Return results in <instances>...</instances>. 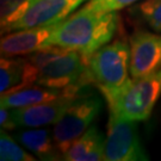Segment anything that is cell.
Returning a JSON list of instances; mask_svg holds the SVG:
<instances>
[{
	"label": "cell",
	"mask_w": 161,
	"mask_h": 161,
	"mask_svg": "<svg viewBox=\"0 0 161 161\" xmlns=\"http://www.w3.org/2000/svg\"><path fill=\"white\" fill-rule=\"evenodd\" d=\"M118 22L117 12L96 13L78 10L60 23L49 40V47L58 46L75 50L87 60L112 40Z\"/></svg>",
	"instance_id": "6da1fadb"
},
{
	"label": "cell",
	"mask_w": 161,
	"mask_h": 161,
	"mask_svg": "<svg viewBox=\"0 0 161 161\" xmlns=\"http://www.w3.org/2000/svg\"><path fill=\"white\" fill-rule=\"evenodd\" d=\"M86 64L91 84L102 92L108 104L112 103L130 80L129 43L117 38L93 53Z\"/></svg>",
	"instance_id": "7a4b0ae2"
},
{
	"label": "cell",
	"mask_w": 161,
	"mask_h": 161,
	"mask_svg": "<svg viewBox=\"0 0 161 161\" xmlns=\"http://www.w3.org/2000/svg\"><path fill=\"white\" fill-rule=\"evenodd\" d=\"M161 96V69L141 78H132L109 104L111 112L123 118L141 122L148 119Z\"/></svg>",
	"instance_id": "3957f363"
},
{
	"label": "cell",
	"mask_w": 161,
	"mask_h": 161,
	"mask_svg": "<svg viewBox=\"0 0 161 161\" xmlns=\"http://www.w3.org/2000/svg\"><path fill=\"white\" fill-rule=\"evenodd\" d=\"M102 110V100L90 93L81 94L68 105L64 115L53 125L55 143L64 154L75 140L80 137Z\"/></svg>",
	"instance_id": "277c9868"
},
{
	"label": "cell",
	"mask_w": 161,
	"mask_h": 161,
	"mask_svg": "<svg viewBox=\"0 0 161 161\" xmlns=\"http://www.w3.org/2000/svg\"><path fill=\"white\" fill-rule=\"evenodd\" d=\"M105 161H147L149 156L140 140L137 122L110 111L105 141Z\"/></svg>",
	"instance_id": "5b68a950"
},
{
	"label": "cell",
	"mask_w": 161,
	"mask_h": 161,
	"mask_svg": "<svg viewBox=\"0 0 161 161\" xmlns=\"http://www.w3.org/2000/svg\"><path fill=\"white\" fill-rule=\"evenodd\" d=\"M36 84L56 90L92 85L87 74L86 60L80 53L69 49L41 67Z\"/></svg>",
	"instance_id": "8992f818"
},
{
	"label": "cell",
	"mask_w": 161,
	"mask_h": 161,
	"mask_svg": "<svg viewBox=\"0 0 161 161\" xmlns=\"http://www.w3.org/2000/svg\"><path fill=\"white\" fill-rule=\"evenodd\" d=\"M88 86L90 85H74L64 88V93L53 100L23 109H12L18 127L40 128L54 125L75 98L88 93V91H86Z\"/></svg>",
	"instance_id": "52a82bcc"
},
{
	"label": "cell",
	"mask_w": 161,
	"mask_h": 161,
	"mask_svg": "<svg viewBox=\"0 0 161 161\" xmlns=\"http://www.w3.org/2000/svg\"><path fill=\"white\" fill-rule=\"evenodd\" d=\"M130 75L141 78L161 69V34L135 30L129 37Z\"/></svg>",
	"instance_id": "ba28073f"
},
{
	"label": "cell",
	"mask_w": 161,
	"mask_h": 161,
	"mask_svg": "<svg viewBox=\"0 0 161 161\" xmlns=\"http://www.w3.org/2000/svg\"><path fill=\"white\" fill-rule=\"evenodd\" d=\"M86 1L88 0H35L29 11L12 25L8 32L60 23Z\"/></svg>",
	"instance_id": "9c48e42d"
},
{
	"label": "cell",
	"mask_w": 161,
	"mask_h": 161,
	"mask_svg": "<svg viewBox=\"0 0 161 161\" xmlns=\"http://www.w3.org/2000/svg\"><path fill=\"white\" fill-rule=\"evenodd\" d=\"M60 23L17 30L6 34L1 38L0 43L1 56L13 58V56L29 55L31 53L49 47V40L52 35L55 32V30L58 29Z\"/></svg>",
	"instance_id": "30bf717a"
},
{
	"label": "cell",
	"mask_w": 161,
	"mask_h": 161,
	"mask_svg": "<svg viewBox=\"0 0 161 161\" xmlns=\"http://www.w3.org/2000/svg\"><path fill=\"white\" fill-rule=\"evenodd\" d=\"M38 68L28 58H5L0 60V93L14 92L36 85Z\"/></svg>",
	"instance_id": "8fae6325"
},
{
	"label": "cell",
	"mask_w": 161,
	"mask_h": 161,
	"mask_svg": "<svg viewBox=\"0 0 161 161\" xmlns=\"http://www.w3.org/2000/svg\"><path fill=\"white\" fill-rule=\"evenodd\" d=\"M13 137L41 160L55 161L62 159V153L54 140L53 129L44 127L22 129L14 132Z\"/></svg>",
	"instance_id": "7c38bea8"
},
{
	"label": "cell",
	"mask_w": 161,
	"mask_h": 161,
	"mask_svg": "<svg viewBox=\"0 0 161 161\" xmlns=\"http://www.w3.org/2000/svg\"><path fill=\"white\" fill-rule=\"evenodd\" d=\"M106 138L96 125H91L78 140H75L62 160L67 161H99L104 160Z\"/></svg>",
	"instance_id": "4fadbf2b"
},
{
	"label": "cell",
	"mask_w": 161,
	"mask_h": 161,
	"mask_svg": "<svg viewBox=\"0 0 161 161\" xmlns=\"http://www.w3.org/2000/svg\"><path fill=\"white\" fill-rule=\"evenodd\" d=\"M64 90H56L50 87H44L41 85H32L18 90L14 92L1 94L0 105L6 106L8 109H23L32 105L49 102L55 98L60 97Z\"/></svg>",
	"instance_id": "5bb4252c"
},
{
	"label": "cell",
	"mask_w": 161,
	"mask_h": 161,
	"mask_svg": "<svg viewBox=\"0 0 161 161\" xmlns=\"http://www.w3.org/2000/svg\"><path fill=\"white\" fill-rule=\"evenodd\" d=\"M34 1L35 0H0L1 35L8 32L12 25L29 11Z\"/></svg>",
	"instance_id": "9a60e30c"
},
{
	"label": "cell",
	"mask_w": 161,
	"mask_h": 161,
	"mask_svg": "<svg viewBox=\"0 0 161 161\" xmlns=\"http://www.w3.org/2000/svg\"><path fill=\"white\" fill-rule=\"evenodd\" d=\"M130 14L161 34V0H141L132 5Z\"/></svg>",
	"instance_id": "2e32d148"
},
{
	"label": "cell",
	"mask_w": 161,
	"mask_h": 161,
	"mask_svg": "<svg viewBox=\"0 0 161 161\" xmlns=\"http://www.w3.org/2000/svg\"><path fill=\"white\" fill-rule=\"evenodd\" d=\"M17 140L8 135L7 130L0 131V160L1 161H34L32 154L24 150L16 142Z\"/></svg>",
	"instance_id": "e0dca14e"
},
{
	"label": "cell",
	"mask_w": 161,
	"mask_h": 161,
	"mask_svg": "<svg viewBox=\"0 0 161 161\" xmlns=\"http://www.w3.org/2000/svg\"><path fill=\"white\" fill-rule=\"evenodd\" d=\"M141 0H88L81 6L80 11L108 13V12L121 11L125 7L132 6Z\"/></svg>",
	"instance_id": "ac0fdd59"
},
{
	"label": "cell",
	"mask_w": 161,
	"mask_h": 161,
	"mask_svg": "<svg viewBox=\"0 0 161 161\" xmlns=\"http://www.w3.org/2000/svg\"><path fill=\"white\" fill-rule=\"evenodd\" d=\"M0 127L4 130H14L19 128L14 119L12 109H8L3 105H0Z\"/></svg>",
	"instance_id": "d6986e66"
}]
</instances>
